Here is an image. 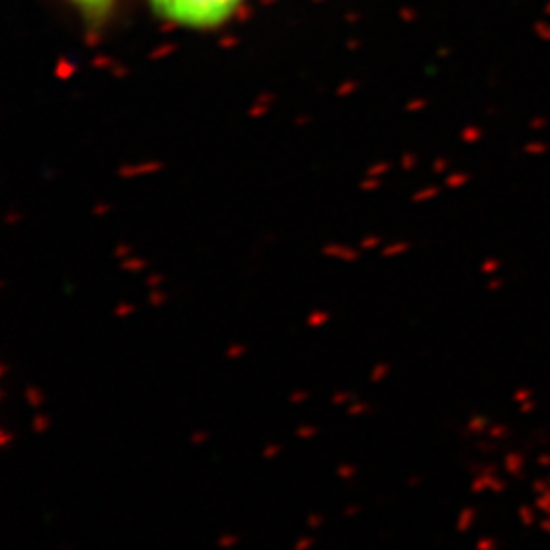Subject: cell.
Instances as JSON below:
<instances>
[{"instance_id": "ffe728a7", "label": "cell", "mask_w": 550, "mask_h": 550, "mask_svg": "<svg viewBox=\"0 0 550 550\" xmlns=\"http://www.w3.org/2000/svg\"><path fill=\"white\" fill-rule=\"evenodd\" d=\"M0 367H3V369H0V375L5 377V375L9 373V365H7V363H3V365H0Z\"/></svg>"}, {"instance_id": "6da1fadb", "label": "cell", "mask_w": 550, "mask_h": 550, "mask_svg": "<svg viewBox=\"0 0 550 550\" xmlns=\"http://www.w3.org/2000/svg\"><path fill=\"white\" fill-rule=\"evenodd\" d=\"M153 11L167 23L190 29H214L224 25L243 0H149Z\"/></svg>"}, {"instance_id": "7a4b0ae2", "label": "cell", "mask_w": 550, "mask_h": 550, "mask_svg": "<svg viewBox=\"0 0 550 550\" xmlns=\"http://www.w3.org/2000/svg\"><path fill=\"white\" fill-rule=\"evenodd\" d=\"M70 3L74 7H78L84 15H88L92 19H100L112 9L114 0H70Z\"/></svg>"}, {"instance_id": "d6986e66", "label": "cell", "mask_w": 550, "mask_h": 550, "mask_svg": "<svg viewBox=\"0 0 550 550\" xmlns=\"http://www.w3.org/2000/svg\"><path fill=\"white\" fill-rule=\"evenodd\" d=\"M11 440H13V434H11L9 430H3V446H5V449L9 446V442H11Z\"/></svg>"}, {"instance_id": "5b68a950", "label": "cell", "mask_w": 550, "mask_h": 550, "mask_svg": "<svg viewBox=\"0 0 550 550\" xmlns=\"http://www.w3.org/2000/svg\"><path fill=\"white\" fill-rule=\"evenodd\" d=\"M387 373H389V365H387V363H379V365H375V367H373V371H371L369 379H371L373 383H379L383 377H387Z\"/></svg>"}, {"instance_id": "8992f818", "label": "cell", "mask_w": 550, "mask_h": 550, "mask_svg": "<svg viewBox=\"0 0 550 550\" xmlns=\"http://www.w3.org/2000/svg\"><path fill=\"white\" fill-rule=\"evenodd\" d=\"M245 353H247V347L234 342V345H228L224 355H226V359H240V357H245Z\"/></svg>"}, {"instance_id": "4fadbf2b", "label": "cell", "mask_w": 550, "mask_h": 550, "mask_svg": "<svg viewBox=\"0 0 550 550\" xmlns=\"http://www.w3.org/2000/svg\"><path fill=\"white\" fill-rule=\"evenodd\" d=\"M312 544H314V540H312L310 536H302V538H298V540H296L294 550H310V548H312Z\"/></svg>"}, {"instance_id": "52a82bcc", "label": "cell", "mask_w": 550, "mask_h": 550, "mask_svg": "<svg viewBox=\"0 0 550 550\" xmlns=\"http://www.w3.org/2000/svg\"><path fill=\"white\" fill-rule=\"evenodd\" d=\"M336 475H338L342 481H351V479L357 475V467H353V465H340V467L336 469Z\"/></svg>"}, {"instance_id": "9c48e42d", "label": "cell", "mask_w": 550, "mask_h": 550, "mask_svg": "<svg viewBox=\"0 0 550 550\" xmlns=\"http://www.w3.org/2000/svg\"><path fill=\"white\" fill-rule=\"evenodd\" d=\"M238 544V536L236 534H222L220 538H218V546L220 548H232V546H236Z\"/></svg>"}, {"instance_id": "5bb4252c", "label": "cell", "mask_w": 550, "mask_h": 550, "mask_svg": "<svg viewBox=\"0 0 550 550\" xmlns=\"http://www.w3.org/2000/svg\"><path fill=\"white\" fill-rule=\"evenodd\" d=\"M210 438V434L208 432H204V430H196V432H192V436H190V442L192 444H202V442H206Z\"/></svg>"}, {"instance_id": "ac0fdd59", "label": "cell", "mask_w": 550, "mask_h": 550, "mask_svg": "<svg viewBox=\"0 0 550 550\" xmlns=\"http://www.w3.org/2000/svg\"><path fill=\"white\" fill-rule=\"evenodd\" d=\"M361 511V505H349V507H345V515H357Z\"/></svg>"}, {"instance_id": "30bf717a", "label": "cell", "mask_w": 550, "mask_h": 550, "mask_svg": "<svg viewBox=\"0 0 550 550\" xmlns=\"http://www.w3.org/2000/svg\"><path fill=\"white\" fill-rule=\"evenodd\" d=\"M49 428V418L47 416H43V414H39V416H35V420H33V430L35 432H45Z\"/></svg>"}, {"instance_id": "ba28073f", "label": "cell", "mask_w": 550, "mask_h": 550, "mask_svg": "<svg viewBox=\"0 0 550 550\" xmlns=\"http://www.w3.org/2000/svg\"><path fill=\"white\" fill-rule=\"evenodd\" d=\"M316 432H318L316 426H300V428L296 430V436L302 438V440H310V438L316 436Z\"/></svg>"}, {"instance_id": "9a60e30c", "label": "cell", "mask_w": 550, "mask_h": 550, "mask_svg": "<svg viewBox=\"0 0 550 550\" xmlns=\"http://www.w3.org/2000/svg\"><path fill=\"white\" fill-rule=\"evenodd\" d=\"M328 320V314H322V312H314L310 318H308V324L310 326H320V324H324Z\"/></svg>"}, {"instance_id": "e0dca14e", "label": "cell", "mask_w": 550, "mask_h": 550, "mask_svg": "<svg viewBox=\"0 0 550 550\" xmlns=\"http://www.w3.org/2000/svg\"><path fill=\"white\" fill-rule=\"evenodd\" d=\"M280 453H282V446H280V444H269V446L263 451V459L269 461V459H273V457H278Z\"/></svg>"}, {"instance_id": "7c38bea8", "label": "cell", "mask_w": 550, "mask_h": 550, "mask_svg": "<svg viewBox=\"0 0 550 550\" xmlns=\"http://www.w3.org/2000/svg\"><path fill=\"white\" fill-rule=\"evenodd\" d=\"M308 397H310V391H306V389H296V391L290 393V401H292V403H302V401H306Z\"/></svg>"}, {"instance_id": "277c9868", "label": "cell", "mask_w": 550, "mask_h": 550, "mask_svg": "<svg viewBox=\"0 0 550 550\" xmlns=\"http://www.w3.org/2000/svg\"><path fill=\"white\" fill-rule=\"evenodd\" d=\"M371 409H373V405H369L363 399H353V403L347 407L349 416H363V414H367V411H371Z\"/></svg>"}, {"instance_id": "2e32d148", "label": "cell", "mask_w": 550, "mask_h": 550, "mask_svg": "<svg viewBox=\"0 0 550 550\" xmlns=\"http://www.w3.org/2000/svg\"><path fill=\"white\" fill-rule=\"evenodd\" d=\"M324 524V515L322 513H310L308 515V526H310V530H316V528H320Z\"/></svg>"}, {"instance_id": "8fae6325", "label": "cell", "mask_w": 550, "mask_h": 550, "mask_svg": "<svg viewBox=\"0 0 550 550\" xmlns=\"http://www.w3.org/2000/svg\"><path fill=\"white\" fill-rule=\"evenodd\" d=\"M349 399H355V393H351V391H336V393L332 395V403H334V405H342V403H347Z\"/></svg>"}, {"instance_id": "3957f363", "label": "cell", "mask_w": 550, "mask_h": 550, "mask_svg": "<svg viewBox=\"0 0 550 550\" xmlns=\"http://www.w3.org/2000/svg\"><path fill=\"white\" fill-rule=\"evenodd\" d=\"M25 399H27V403L29 405H33V407H39L41 403H43V391L37 387V385H29L27 389H25Z\"/></svg>"}]
</instances>
